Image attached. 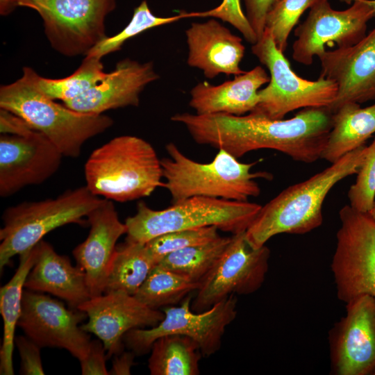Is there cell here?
<instances>
[{
    "mask_svg": "<svg viewBox=\"0 0 375 375\" xmlns=\"http://www.w3.org/2000/svg\"><path fill=\"white\" fill-rule=\"evenodd\" d=\"M231 237L219 236L210 242L174 251L162 258L159 265L201 283L214 267Z\"/></svg>",
    "mask_w": 375,
    "mask_h": 375,
    "instance_id": "28",
    "label": "cell"
},
{
    "mask_svg": "<svg viewBox=\"0 0 375 375\" xmlns=\"http://www.w3.org/2000/svg\"><path fill=\"white\" fill-rule=\"evenodd\" d=\"M38 255V244L19 255V266L11 279L0 289V312L3 321V343L0 351V374L13 375L12 352L15 331L22 312L26 277Z\"/></svg>",
    "mask_w": 375,
    "mask_h": 375,
    "instance_id": "25",
    "label": "cell"
},
{
    "mask_svg": "<svg viewBox=\"0 0 375 375\" xmlns=\"http://www.w3.org/2000/svg\"><path fill=\"white\" fill-rule=\"evenodd\" d=\"M318 58L320 76L337 85L336 97L327 107L332 113L347 103L375 99V28L356 44L326 50Z\"/></svg>",
    "mask_w": 375,
    "mask_h": 375,
    "instance_id": "18",
    "label": "cell"
},
{
    "mask_svg": "<svg viewBox=\"0 0 375 375\" xmlns=\"http://www.w3.org/2000/svg\"><path fill=\"white\" fill-rule=\"evenodd\" d=\"M85 317L84 312L69 310L49 295L26 290L17 326L40 347L62 348L81 360L91 342L88 333L79 326Z\"/></svg>",
    "mask_w": 375,
    "mask_h": 375,
    "instance_id": "14",
    "label": "cell"
},
{
    "mask_svg": "<svg viewBox=\"0 0 375 375\" xmlns=\"http://www.w3.org/2000/svg\"><path fill=\"white\" fill-rule=\"evenodd\" d=\"M368 1L373 8L374 17H375V0H368Z\"/></svg>",
    "mask_w": 375,
    "mask_h": 375,
    "instance_id": "41",
    "label": "cell"
},
{
    "mask_svg": "<svg viewBox=\"0 0 375 375\" xmlns=\"http://www.w3.org/2000/svg\"><path fill=\"white\" fill-rule=\"evenodd\" d=\"M157 265L145 243L125 241L117 246L103 293L122 291L134 296Z\"/></svg>",
    "mask_w": 375,
    "mask_h": 375,
    "instance_id": "27",
    "label": "cell"
},
{
    "mask_svg": "<svg viewBox=\"0 0 375 375\" xmlns=\"http://www.w3.org/2000/svg\"><path fill=\"white\" fill-rule=\"evenodd\" d=\"M25 288L56 296L75 310L91 298L83 270L73 266L67 256L57 253L43 240L38 243L36 260L26 277Z\"/></svg>",
    "mask_w": 375,
    "mask_h": 375,
    "instance_id": "23",
    "label": "cell"
},
{
    "mask_svg": "<svg viewBox=\"0 0 375 375\" xmlns=\"http://www.w3.org/2000/svg\"><path fill=\"white\" fill-rule=\"evenodd\" d=\"M191 296L183 299L179 306H166L164 318L149 328H138L128 331L123 337L124 344L135 355L150 351L153 342L167 335H181L192 339L204 356L217 352L226 327L237 315V299L231 294L203 312L193 311Z\"/></svg>",
    "mask_w": 375,
    "mask_h": 375,
    "instance_id": "11",
    "label": "cell"
},
{
    "mask_svg": "<svg viewBox=\"0 0 375 375\" xmlns=\"http://www.w3.org/2000/svg\"><path fill=\"white\" fill-rule=\"evenodd\" d=\"M375 133V103L361 108L347 103L332 115V128L321 158L333 163L345 154L365 144Z\"/></svg>",
    "mask_w": 375,
    "mask_h": 375,
    "instance_id": "24",
    "label": "cell"
},
{
    "mask_svg": "<svg viewBox=\"0 0 375 375\" xmlns=\"http://www.w3.org/2000/svg\"><path fill=\"white\" fill-rule=\"evenodd\" d=\"M369 214L375 220V199H374L373 206H372L371 210L369 212Z\"/></svg>",
    "mask_w": 375,
    "mask_h": 375,
    "instance_id": "40",
    "label": "cell"
},
{
    "mask_svg": "<svg viewBox=\"0 0 375 375\" xmlns=\"http://www.w3.org/2000/svg\"><path fill=\"white\" fill-rule=\"evenodd\" d=\"M201 283L167 269L158 264L152 269L134 297L147 307L158 310L183 300Z\"/></svg>",
    "mask_w": 375,
    "mask_h": 375,
    "instance_id": "29",
    "label": "cell"
},
{
    "mask_svg": "<svg viewBox=\"0 0 375 375\" xmlns=\"http://www.w3.org/2000/svg\"><path fill=\"white\" fill-rule=\"evenodd\" d=\"M38 74L23 68L22 77L0 88V108L12 112L45 135L63 156L76 158L85 142L113 124L110 117L74 111L45 95Z\"/></svg>",
    "mask_w": 375,
    "mask_h": 375,
    "instance_id": "3",
    "label": "cell"
},
{
    "mask_svg": "<svg viewBox=\"0 0 375 375\" xmlns=\"http://www.w3.org/2000/svg\"><path fill=\"white\" fill-rule=\"evenodd\" d=\"M332 115L327 107H312L287 119L251 112L241 116L182 112L172 115L171 120L184 126L197 144L223 149L237 158L269 149L294 160L311 163L321 158L332 128Z\"/></svg>",
    "mask_w": 375,
    "mask_h": 375,
    "instance_id": "1",
    "label": "cell"
},
{
    "mask_svg": "<svg viewBox=\"0 0 375 375\" xmlns=\"http://www.w3.org/2000/svg\"><path fill=\"white\" fill-rule=\"evenodd\" d=\"M353 1L346 10H336L328 0L312 7L306 19L294 29L297 39L292 44L294 60L310 65L315 56L324 53L325 44H336L338 48L351 47L366 35L367 22L374 17L368 0Z\"/></svg>",
    "mask_w": 375,
    "mask_h": 375,
    "instance_id": "13",
    "label": "cell"
},
{
    "mask_svg": "<svg viewBox=\"0 0 375 375\" xmlns=\"http://www.w3.org/2000/svg\"><path fill=\"white\" fill-rule=\"evenodd\" d=\"M355 183L349 188V206L362 212H369L375 199V138L367 147Z\"/></svg>",
    "mask_w": 375,
    "mask_h": 375,
    "instance_id": "34",
    "label": "cell"
},
{
    "mask_svg": "<svg viewBox=\"0 0 375 375\" xmlns=\"http://www.w3.org/2000/svg\"><path fill=\"white\" fill-rule=\"evenodd\" d=\"M85 178L91 193L118 202L148 197L163 186L154 148L133 135L116 137L96 149L85 165Z\"/></svg>",
    "mask_w": 375,
    "mask_h": 375,
    "instance_id": "4",
    "label": "cell"
},
{
    "mask_svg": "<svg viewBox=\"0 0 375 375\" xmlns=\"http://www.w3.org/2000/svg\"><path fill=\"white\" fill-rule=\"evenodd\" d=\"M324 0H279L268 13L265 29L278 49L284 53L292 29L304 12Z\"/></svg>",
    "mask_w": 375,
    "mask_h": 375,
    "instance_id": "32",
    "label": "cell"
},
{
    "mask_svg": "<svg viewBox=\"0 0 375 375\" xmlns=\"http://www.w3.org/2000/svg\"><path fill=\"white\" fill-rule=\"evenodd\" d=\"M251 52L269 72L268 85L259 90L258 104L251 112L281 119L294 110L328 107L334 101L336 83L321 76L315 81L299 76L267 29L252 44Z\"/></svg>",
    "mask_w": 375,
    "mask_h": 375,
    "instance_id": "9",
    "label": "cell"
},
{
    "mask_svg": "<svg viewBox=\"0 0 375 375\" xmlns=\"http://www.w3.org/2000/svg\"><path fill=\"white\" fill-rule=\"evenodd\" d=\"M159 77L152 62L142 63L125 58L96 86L63 104L74 111L92 115H100L111 109L138 106L140 93Z\"/></svg>",
    "mask_w": 375,
    "mask_h": 375,
    "instance_id": "20",
    "label": "cell"
},
{
    "mask_svg": "<svg viewBox=\"0 0 375 375\" xmlns=\"http://www.w3.org/2000/svg\"><path fill=\"white\" fill-rule=\"evenodd\" d=\"M215 226H206L168 232L145 243L158 264L167 255L191 246L210 242L219 235Z\"/></svg>",
    "mask_w": 375,
    "mask_h": 375,
    "instance_id": "33",
    "label": "cell"
},
{
    "mask_svg": "<svg viewBox=\"0 0 375 375\" xmlns=\"http://www.w3.org/2000/svg\"><path fill=\"white\" fill-rule=\"evenodd\" d=\"M261 207L248 201L207 197H192L162 210L140 201L136 213L125 221V241L144 244L168 232L211 226L234 235L247 230Z\"/></svg>",
    "mask_w": 375,
    "mask_h": 375,
    "instance_id": "6",
    "label": "cell"
},
{
    "mask_svg": "<svg viewBox=\"0 0 375 375\" xmlns=\"http://www.w3.org/2000/svg\"><path fill=\"white\" fill-rule=\"evenodd\" d=\"M62 153L42 133L32 128L21 135L0 136V195L41 184L59 169Z\"/></svg>",
    "mask_w": 375,
    "mask_h": 375,
    "instance_id": "16",
    "label": "cell"
},
{
    "mask_svg": "<svg viewBox=\"0 0 375 375\" xmlns=\"http://www.w3.org/2000/svg\"><path fill=\"white\" fill-rule=\"evenodd\" d=\"M106 349L100 340H91L86 356L79 360L83 375H108L106 360Z\"/></svg>",
    "mask_w": 375,
    "mask_h": 375,
    "instance_id": "38",
    "label": "cell"
},
{
    "mask_svg": "<svg viewBox=\"0 0 375 375\" xmlns=\"http://www.w3.org/2000/svg\"><path fill=\"white\" fill-rule=\"evenodd\" d=\"M168 158L161 159L163 186L172 201L192 197H207L247 201L258 197V178L271 179L266 172H252L257 162L244 163L223 149H219L208 163L196 162L186 156L173 142L165 147Z\"/></svg>",
    "mask_w": 375,
    "mask_h": 375,
    "instance_id": "5",
    "label": "cell"
},
{
    "mask_svg": "<svg viewBox=\"0 0 375 375\" xmlns=\"http://www.w3.org/2000/svg\"><path fill=\"white\" fill-rule=\"evenodd\" d=\"M365 144L345 154L308 179L292 185L262 206L245 232L253 248H260L281 233L305 234L323 222L322 206L331 190L358 172L365 156Z\"/></svg>",
    "mask_w": 375,
    "mask_h": 375,
    "instance_id": "2",
    "label": "cell"
},
{
    "mask_svg": "<svg viewBox=\"0 0 375 375\" xmlns=\"http://www.w3.org/2000/svg\"><path fill=\"white\" fill-rule=\"evenodd\" d=\"M188 17L219 18L236 28L248 42L253 44L258 41L255 32L249 24L245 13L242 11L240 0H223L219 6L214 9L205 12H188Z\"/></svg>",
    "mask_w": 375,
    "mask_h": 375,
    "instance_id": "35",
    "label": "cell"
},
{
    "mask_svg": "<svg viewBox=\"0 0 375 375\" xmlns=\"http://www.w3.org/2000/svg\"><path fill=\"white\" fill-rule=\"evenodd\" d=\"M331 262L338 298L345 303L364 294L375 297V220L346 205Z\"/></svg>",
    "mask_w": 375,
    "mask_h": 375,
    "instance_id": "10",
    "label": "cell"
},
{
    "mask_svg": "<svg viewBox=\"0 0 375 375\" xmlns=\"http://www.w3.org/2000/svg\"><path fill=\"white\" fill-rule=\"evenodd\" d=\"M90 229L87 238L74 250L77 265L85 274L91 297L104 292L117 251L118 239L127 226L118 217L112 201L103 199L87 217Z\"/></svg>",
    "mask_w": 375,
    "mask_h": 375,
    "instance_id": "19",
    "label": "cell"
},
{
    "mask_svg": "<svg viewBox=\"0 0 375 375\" xmlns=\"http://www.w3.org/2000/svg\"><path fill=\"white\" fill-rule=\"evenodd\" d=\"M245 232L232 235L229 244L201 281L192 303L193 311L207 310L231 294H253L262 285L270 250L266 245L251 247Z\"/></svg>",
    "mask_w": 375,
    "mask_h": 375,
    "instance_id": "12",
    "label": "cell"
},
{
    "mask_svg": "<svg viewBox=\"0 0 375 375\" xmlns=\"http://www.w3.org/2000/svg\"><path fill=\"white\" fill-rule=\"evenodd\" d=\"M188 48V65L202 71L212 79L223 74H243L240 62L245 47L240 37L233 34L215 18L204 22H192L185 31Z\"/></svg>",
    "mask_w": 375,
    "mask_h": 375,
    "instance_id": "21",
    "label": "cell"
},
{
    "mask_svg": "<svg viewBox=\"0 0 375 375\" xmlns=\"http://www.w3.org/2000/svg\"><path fill=\"white\" fill-rule=\"evenodd\" d=\"M102 199L86 186L68 190L54 199L23 202L8 208L0 230V269L26 251L50 231L69 224H83Z\"/></svg>",
    "mask_w": 375,
    "mask_h": 375,
    "instance_id": "7",
    "label": "cell"
},
{
    "mask_svg": "<svg viewBox=\"0 0 375 375\" xmlns=\"http://www.w3.org/2000/svg\"><path fill=\"white\" fill-rule=\"evenodd\" d=\"M107 74L101 59L86 56L79 67L67 77L54 79L38 75V86L49 98L65 102L96 86Z\"/></svg>",
    "mask_w": 375,
    "mask_h": 375,
    "instance_id": "30",
    "label": "cell"
},
{
    "mask_svg": "<svg viewBox=\"0 0 375 375\" xmlns=\"http://www.w3.org/2000/svg\"><path fill=\"white\" fill-rule=\"evenodd\" d=\"M78 310L88 317L81 326L103 342L107 358L122 352L123 337L138 328L153 327L164 318V312L152 309L134 296L122 291H110L91 297Z\"/></svg>",
    "mask_w": 375,
    "mask_h": 375,
    "instance_id": "17",
    "label": "cell"
},
{
    "mask_svg": "<svg viewBox=\"0 0 375 375\" xmlns=\"http://www.w3.org/2000/svg\"><path fill=\"white\" fill-rule=\"evenodd\" d=\"M148 368L151 375H198L202 353L191 338L167 335L156 340L151 347Z\"/></svg>",
    "mask_w": 375,
    "mask_h": 375,
    "instance_id": "26",
    "label": "cell"
},
{
    "mask_svg": "<svg viewBox=\"0 0 375 375\" xmlns=\"http://www.w3.org/2000/svg\"><path fill=\"white\" fill-rule=\"evenodd\" d=\"M346 309L329 331L331 372L375 375V297L359 296Z\"/></svg>",
    "mask_w": 375,
    "mask_h": 375,
    "instance_id": "15",
    "label": "cell"
},
{
    "mask_svg": "<svg viewBox=\"0 0 375 375\" xmlns=\"http://www.w3.org/2000/svg\"><path fill=\"white\" fill-rule=\"evenodd\" d=\"M18 6L35 10L51 47L68 57L86 55L106 37L105 20L116 0H0L6 15Z\"/></svg>",
    "mask_w": 375,
    "mask_h": 375,
    "instance_id": "8",
    "label": "cell"
},
{
    "mask_svg": "<svg viewBox=\"0 0 375 375\" xmlns=\"http://www.w3.org/2000/svg\"><path fill=\"white\" fill-rule=\"evenodd\" d=\"M269 81L267 72L258 65L219 85L199 82L190 92L189 105L198 115H244L256 107L259 89Z\"/></svg>",
    "mask_w": 375,
    "mask_h": 375,
    "instance_id": "22",
    "label": "cell"
},
{
    "mask_svg": "<svg viewBox=\"0 0 375 375\" xmlns=\"http://www.w3.org/2000/svg\"><path fill=\"white\" fill-rule=\"evenodd\" d=\"M245 7V15L255 32L258 40L265 29L268 13L279 0H242Z\"/></svg>",
    "mask_w": 375,
    "mask_h": 375,
    "instance_id": "37",
    "label": "cell"
},
{
    "mask_svg": "<svg viewBox=\"0 0 375 375\" xmlns=\"http://www.w3.org/2000/svg\"><path fill=\"white\" fill-rule=\"evenodd\" d=\"M185 18H187L186 12L170 17H158L151 11L147 1L143 0L135 8L129 23L120 32L111 37L106 36L94 46L85 56L101 59L108 54L120 50L128 40L150 28L171 24Z\"/></svg>",
    "mask_w": 375,
    "mask_h": 375,
    "instance_id": "31",
    "label": "cell"
},
{
    "mask_svg": "<svg viewBox=\"0 0 375 375\" xmlns=\"http://www.w3.org/2000/svg\"><path fill=\"white\" fill-rule=\"evenodd\" d=\"M136 355L133 352H124L115 356L109 374L127 375L131 374V369L134 363Z\"/></svg>",
    "mask_w": 375,
    "mask_h": 375,
    "instance_id": "39",
    "label": "cell"
},
{
    "mask_svg": "<svg viewBox=\"0 0 375 375\" xmlns=\"http://www.w3.org/2000/svg\"><path fill=\"white\" fill-rule=\"evenodd\" d=\"M15 344L21 359L19 373L23 375H44L40 356L41 347L27 336L22 335L15 338Z\"/></svg>",
    "mask_w": 375,
    "mask_h": 375,
    "instance_id": "36",
    "label": "cell"
}]
</instances>
